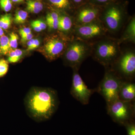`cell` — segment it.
Instances as JSON below:
<instances>
[{
    "instance_id": "obj_29",
    "label": "cell",
    "mask_w": 135,
    "mask_h": 135,
    "mask_svg": "<svg viewBox=\"0 0 135 135\" xmlns=\"http://www.w3.org/2000/svg\"><path fill=\"white\" fill-rule=\"evenodd\" d=\"M33 22L36 24L42 30H45L47 28V24L45 22H42L41 20H34Z\"/></svg>"
},
{
    "instance_id": "obj_32",
    "label": "cell",
    "mask_w": 135,
    "mask_h": 135,
    "mask_svg": "<svg viewBox=\"0 0 135 135\" xmlns=\"http://www.w3.org/2000/svg\"><path fill=\"white\" fill-rule=\"evenodd\" d=\"M33 37V35L31 33L25 36L22 37V41L23 42L28 41L32 39Z\"/></svg>"
},
{
    "instance_id": "obj_35",
    "label": "cell",
    "mask_w": 135,
    "mask_h": 135,
    "mask_svg": "<svg viewBox=\"0 0 135 135\" xmlns=\"http://www.w3.org/2000/svg\"><path fill=\"white\" fill-rule=\"evenodd\" d=\"M34 39H32L27 42V50H31L32 46L33 45Z\"/></svg>"
},
{
    "instance_id": "obj_15",
    "label": "cell",
    "mask_w": 135,
    "mask_h": 135,
    "mask_svg": "<svg viewBox=\"0 0 135 135\" xmlns=\"http://www.w3.org/2000/svg\"><path fill=\"white\" fill-rule=\"evenodd\" d=\"M51 5L61 11H70L74 14L76 9L71 0H49Z\"/></svg>"
},
{
    "instance_id": "obj_20",
    "label": "cell",
    "mask_w": 135,
    "mask_h": 135,
    "mask_svg": "<svg viewBox=\"0 0 135 135\" xmlns=\"http://www.w3.org/2000/svg\"><path fill=\"white\" fill-rule=\"evenodd\" d=\"M0 7L3 11L9 12L12 9V1L11 0H0Z\"/></svg>"
},
{
    "instance_id": "obj_21",
    "label": "cell",
    "mask_w": 135,
    "mask_h": 135,
    "mask_svg": "<svg viewBox=\"0 0 135 135\" xmlns=\"http://www.w3.org/2000/svg\"><path fill=\"white\" fill-rule=\"evenodd\" d=\"M8 64L4 59H0V77L4 76L7 73L8 70Z\"/></svg>"
},
{
    "instance_id": "obj_4",
    "label": "cell",
    "mask_w": 135,
    "mask_h": 135,
    "mask_svg": "<svg viewBox=\"0 0 135 135\" xmlns=\"http://www.w3.org/2000/svg\"><path fill=\"white\" fill-rule=\"evenodd\" d=\"M91 43L73 37L64 52V59L68 65L79 70L83 61L91 56Z\"/></svg>"
},
{
    "instance_id": "obj_31",
    "label": "cell",
    "mask_w": 135,
    "mask_h": 135,
    "mask_svg": "<svg viewBox=\"0 0 135 135\" xmlns=\"http://www.w3.org/2000/svg\"><path fill=\"white\" fill-rule=\"evenodd\" d=\"M26 9L27 11H29L31 13H34V14H38L39 12H40L41 11L40 10L37 9L35 8L31 7V6L26 5Z\"/></svg>"
},
{
    "instance_id": "obj_12",
    "label": "cell",
    "mask_w": 135,
    "mask_h": 135,
    "mask_svg": "<svg viewBox=\"0 0 135 135\" xmlns=\"http://www.w3.org/2000/svg\"><path fill=\"white\" fill-rule=\"evenodd\" d=\"M124 27L121 35L118 39L120 44L135 42V17L133 15L128 20Z\"/></svg>"
},
{
    "instance_id": "obj_18",
    "label": "cell",
    "mask_w": 135,
    "mask_h": 135,
    "mask_svg": "<svg viewBox=\"0 0 135 135\" xmlns=\"http://www.w3.org/2000/svg\"><path fill=\"white\" fill-rule=\"evenodd\" d=\"M28 16V14L26 11L19 10L16 12L14 18V21L17 24H22L25 22Z\"/></svg>"
},
{
    "instance_id": "obj_16",
    "label": "cell",
    "mask_w": 135,
    "mask_h": 135,
    "mask_svg": "<svg viewBox=\"0 0 135 135\" xmlns=\"http://www.w3.org/2000/svg\"><path fill=\"white\" fill-rule=\"evenodd\" d=\"M9 42V39L7 36L3 35L0 38V54L6 55L8 54L11 50Z\"/></svg>"
},
{
    "instance_id": "obj_23",
    "label": "cell",
    "mask_w": 135,
    "mask_h": 135,
    "mask_svg": "<svg viewBox=\"0 0 135 135\" xmlns=\"http://www.w3.org/2000/svg\"><path fill=\"white\" fill-rule=\"evenodd\" d=\"M26 5L31 6L33 7L40 10L41 11L43 8V4L40 2L34 0H27L26 1Z\"/></svg>"
},
{
    "instance_id": "obj_5",
    "label": "cell",
    "mask_w": 135,
    "mask_h": 135,
    "mask_svg": "<svg viewBox=\"0 0 135 135\" xmlns=\"http://www.w3.org/2000/svg\"><path fill=\"white\" fill-rule=\"evenodd\" d=\"M124 81L113 71L107 68L98 89V92L105 99L107 104L119 99L121 87Z\"/></svg>"
},
{
    "instance_id": "obj_26",
    "label": "cell",
    "mask_w": 135,
    "mask_h": 135,
    "mask_svg": "<svg viewBox=\"0 0 135 135\" xmlns=\"http://www.w3.org/2000/svg\"><path fill=\"white\" fill-rule=\"evenodd\" d=\"M59 20L55 21H51L46 22L49 29L51 30H58L59 26Z\"/></svg>"
},
{
    "instance_id": "obj_33",
    "label": "cell",
    "mask_w": 135,
    "mask_h": 135,
    "mask_svg": "<svg viewBox=\"0 0 135 135\" xmlns=\"http://www.w3.org/2000/svg\"><path fill=\"white\" fill-rule=\"evenodd\" d=\"M31 25V26L33 29V30L35 31L40 32L42 31V30L41 29L40 27L38 26L35 23H34L33 21L32 22Z\"/></svg>"
},
{
    "instance_id": "obj_13",
    "label": "cell",
    "mask_w": 135,
    "mask_h": 135,
    "mask_svg": "<svg viewBox=\"0 0 135 135\" xmlns=\"http://www.w3.org/2000/svg\"><path fill=\"white\" fill-rule=\"evenodd\" d=\"M135 97V84L131 82L124 81L121 87L119 99L123 101L132 102Z\"/></svg>"
},
{
    "instance_id": "obj_30",
    "label": "cell",
    "mask_w": 135,
    "mask_h": 135,
    "mask_svg": "<svg viewBox=\"0 0 135 135\" xmlns=\"http://www.w3.org/2000/svg\"><path fill=\"white\" fill-rule=\"evenodd\" d=\"M127 129L128 135H135V126L134 124H131L127 126Z\"/></svg>"
},
{
    "instance_id": "obj_36",
    "label": "cell",
    "mask_w": 135,
    "mask_h": 135,
    "mask_svg": "<svg viewBox=\"0 0 135 135\" xmlns=\"http://www.w3.org/2000/svg\"><path fill=\"white\" fill-rule=\"evenodd\" d=\"M4 35V32L2 28L0 27V37L3 36Z\"/></svg>"
},
{
    "instance_id": "obj_28",
    "label": "cell",
    "mask_w": 135,
    "mask_h": 135,
    "mask_svg": "<svg viewBox=\"0 0 135 135\" xmlns=\"http://www.w3.org/2000/svg\"><path fill=\"white\" fill-rule=\"evenodd\" d=\"M31 33V30L29 27H25L20 29L19 30V33L21 35V37H23Z\"/></svg>"
},
{
    "instance_id": "obj_17",
    "label": "cell",
    "mask_w": 135,
    "mask_h": 135,
    "mask_svg": "<svg viewBox=\"0 0 135 135\" xmlns=\"http://www.w3.org/2000/svg\"><path fill=\"white\" fill-rule=\"evenodd\" d=\"M23 54V51L20 49H15V50H11L8 53V61L10 63H16L20 60Z\"/></svg>"
},
{
    "instance_id": "obj_34",
    "label": "cell",
    "mask_w": 135,
    "mask_h": 135,
    "mask_svg": "<svg viewBox=\"0 0 135 135\" xmlns=\"http://www.w3.org/2000/svg\"><path fill=\"white\" fill-rule=\"evenodd\" d=\"M40 41H39L38 40V39H34L33 45L32 46L31 50H33L35 49L38 48L39 45H40Z\"/></svg>"
},
{
    "instance_id": "obj_8",
    "label": "cell",
    "mask_w": 135,
    "mask_h": 135,
    "mask_svg": "<svg viewBox=\"0 0 135 135\" xmlns=\"http://www.w3.org/2000/svg\"><path fill=\"white\" fill-rule=\"evenodd\" d=\"M107 105L108 114L116 121L128 120L134 113V107L131 102L118 99Z\"/></svg>"
},
{
    "instance_id": "obj_6",
    "label": "cell",
    "mask_w": 135,
    "mask_h": 135,
    "mask_svg": "<svg viewBox=\"0 0 135 135\" xmlns=\"http://www.w3.org/2000/svg\"><path fill=\"white\" fill-rule=\"evenodd\" d=\"M110 69L123 80H130L133 78L135 73L134 50L130 49L122 51L120 55Z\"/></svg>"
},
{
    "instance_id": "obj_24",
    "label": "cell",
    "mask_w": 135,
    "mask_h": 135,
    "mask_svg": "<svg viewBox=\"0 0 135 135\" xmlns=\"http://www.w3.org/2000/svg\"><path fill=\"white\" fill-rule=\"evenodd\" d=\"M59 18V13L56 11H53L48 13L46 16V22L58 20Z\"/></svg>"
},
{
    "instance_id": "obj_11",
    "label": "cell",
    "mask_w": 135,
    "mask_h": 135,
    "mask_svg": "<svg viewBox=\"0 0 135 135\" xmlns=\"http://www.w3.org/2000/svg\"><path fill=\"white\" fill-rule=\"evenodd\" d=\"M55 35L47 40L44 46L45 54L51 60H55L62 55L67 47L70 39Z\"/></svg>"
},
{
    "instance_id": "obj_27",
    "label": "cell",
    "mask_w": 135,
    "mask_h": 135,
    "mask_svg": "<svg viewBox=\"0 0 135 135\" xmlns=\"http://www.w3.org/2000/svg\"><path fill=\"white\" fill-rule=\"evenodd\" d=\"M76 9L83 5L88 3V0H71Z\"/></svg>"
},
{
    "instance_id": "obj_37",
    "label": "cell",
    "mask_w": 135,
    "mask_h": 135,
    "mask_svg": "<svg viewBox=\"0 0 135 135\" xmlns=\"http://www.w3.org/2000/svg\"><path fill=\"white\" fill-rule=\"evenodd\" d=\"M12 2L15 3H19L22 2L24 1V0H11Z\"/></svg>"
},
{
    "instance_id": "obj_7",
    "label": "cell",
    "mask_w": 135,
    "mask_h": 135,
    "mask_svg": "<svg viewBox=\"0 0 135 135\" xmlns=\"http://www.w3.org/2000/svg\"><path fill=\"white\" fill-rule=\"evenodd\" d=\"M107 32L99 19L86 24L75 26L73 38H77L92 43L104 36Z\"/></svg>"
},
{
    "instance_id": "obj_19",
    "label": "cell",
    "mask_w": 135,
    "mask_h": 135,
    "mask_svg": "<svg viewBox=\"0 0 135 135\" xmlns=\"http://www.w3.org/2000/svg\"><path fill=\"white\" fill-rule=\"evenodd\" d=\"M115 1H116V0H88V3L101 7H104Z\"/></svg>"
},
{
    "instance_id": "obj_14",
    "label": "cell",
    "mask_w": 135,
    "mask_h": 135,
    "mask_svg": "<svg viewBox=\"0 0 135 135\" xmlns=\"http://www.w3.org/2000/svg\"><path fill=\"white\" fill-rule=\"evenodd\" d=\"M75 25L73 16L70 15L59 13L58 30L63 33L72 34Z\"/></svg>"
},
{
    "instance_id": "obj_22",
    "label": "cell",
    "mask_w": 135,
    "mask_h": 135,
    "mask_svg": "<svg viewBox=\"0 0 135 135\" xmlns=\"http://www.w3.org/2000/svg\"><path fill=\"white\" fill-rule=\"evenodd\" d=\"M18 37L17 34L12 32L10 35L9 42L11 49H16L18 46Z\"/></svg>"
},
{
    "instance_id": "obj_1",
    "label": "cell",
    "mask_w": 135,
    "mask_h": 135,
    "mask_svg": "<svg viewBox=\"0 0 135 135\" xmlns=\"http://www.w3.org/2000/svg\"><path fill=\"white\" fill-rule=\"evenodd\" d=\"M57 103L55 93L50 90H35L28 98V108L33 116L38 118H49L55 111Z\"/></svg>"
},
{
    "instance_id": "obj_9",
    "label": "cell",
    "mask_w": 135,
    "mask_h": 135,
    "mask_svg": "<svg viewBox=\"0 0 135 135\" xmlns=\"http://www.w3.org/2000/svg\"><path fill=\"white\" fill-rule=\"evenodd\" d=\"M103 8L89 3L78 8L73 16L75 26L86 24L99 19Z\"/></svg>"
},
{
    "instance_id": "obj_3",
    "label": "cell",
    "mask_w": 135,
    "mask_h": 135,
    "mask_svg": "<svg viewBox=\"0 0 135 135\" xmlns=\"http://www.w3.org/2000/svg\"><path fill=\"white\" fill-rule=\"evenodd\" d=\"M126 6L118 0L103 7L99 20L107 33L116 35L123 29L127 22Z\"/></svg>"
},
{
    "instance_id": "obj_38",
    "label": "cell",
    "mask_w": 135,
    "mask_h": 135,
    "mask_svg": "<svg viewBox=\"0 0 135 135\" xmlns=\"http://www.w3.org/2000/svg\"><path fill=\"white\" fill-rule=\"evenodd\" d=\"M116 1H118V0H116Z\"/></svg>"
},
{
    "instance_id": "obj_2",
    "label": "cell",
    "mask_w": 135,
    "mask_h": 135,
    "mask_svg": "<svg viewBox=\"0 0 135 135\" xmlns=\"http://www.w3.org/2000/svg\"><path fill=\"white\" fill-rule=\"evenodd\" d=\"M91 56L106 68L112 65L120 55L122 51L118 39L106 36L91 43Z\"/></svg>"
},
{
    "instance_id": "obj_25",
    "label": "cell",
    "mask_w": 135,
    "mask_h": 135,
    "mask_svg": "<svg viewBox=\"0 0 135 135\" xmlns=\"http://www.w3.org/2000/svg\"><path fill=\"white\" fill-rule=\"evenodd\" d=\"M12 20V16L10 14H6V18L3 26L2 29H8L11 24Z\"/></svg>"
},
{
    "instance_id": "obj_10",
    "label": "cell",
    "mask_w": 135,
    "mask_h": 135,
    "mask_svg": "<svg viewBox=\"0 0 135 135\" xmlns=\"http://www.w3.org/2000/svg\"><path fill=\"white\" fill-rule=\"evenodd\" d=\"M73 75L71 94L77 101L84 105L89 103L90 98L94 92L84 83L79 73V70L74 68Z\"/></svg>"
}]
</instances>
